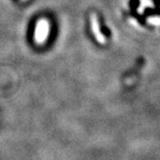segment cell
Segmentation results:
<instances>
[{"label": "cell", "mask_w": 160, "mask_h": 160, "mask_svg": "<svg viewBox=\"0 0 160 160\" xmlns=\"http://www.w3.org/2000/svg\"><path fill=\"white\" fill-rule=\"evenodd\" d=\"M49 34V23L47 19H41L38 21L36 31H35V41L38 43H42L45 42Z\"/></svg>", "instance_id": "1"}, {"label": "cell", "mask_w": 160, "mask_h": 160, "mask_svg": "<svg viewBox=\"0 0 160 160\" xmlns=\"http://www.w3.org/2000/svg\"><path fill=\"white\" fill-rule=\"evenodd\" d=\"M92 28H93V32L95 34V36L97 38V40L99 42H104V37L103 35L100 33V30H99V27H98V22L97 20V18L95 16L92 17Z\"/></svg>", "instance_id": "2"}]
</instances>
